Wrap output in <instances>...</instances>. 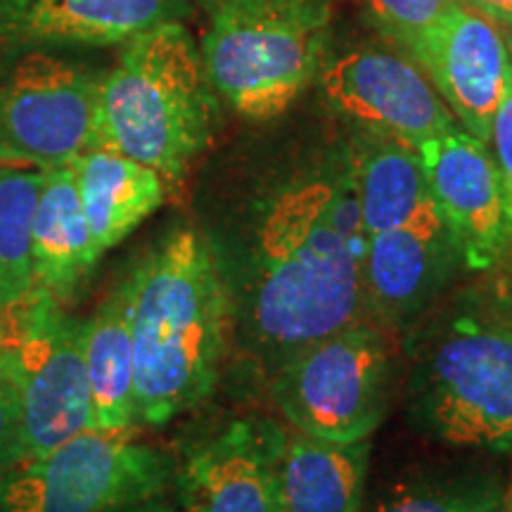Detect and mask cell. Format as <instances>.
I'll return each instance as SVG.
<instances>
[{
    "mask_svg": "<svg viewBox=\"0 0 512 512\" xmlns=\"http://www.w3.org/2000/svg\"><path fill=\"white\" fill-rule=\"evenodd\" d=\"M389 349L370 323L306 344L280 363L273 401L294 432L354 444L368 441L387 411Z\"/></svg>",
    "mask_w": 512,
    "mask_h": 512,
    "instance_id": "7",
    "label": "cell"
},
{
    "mask_svg": "<svg viewBox=\"0 0 512 512\" xmlns=\"http://www.w3.org/2000/svg\"><path fill=\"white\" fill-rule=\"evenodd\" d=\"M0 318H3V309H0Z\"/></svg>",
    "mask_w": 512,
    "mask_h": 512,
    "instance_id": "28",
    "label": "cell"
},
{
    "mask_svg": "<svg viewBox=\"0 0 512 512\" xmlns=\"http://www.w3.org/2000/svg\"><path fill=\"white\" fill-rule=\"evenodd\" d=\"M411 408L444 444L512 451V318L458 313L434 332L415 363Z\"/></svg>",
    "mask_w": 512,
    "mask_h": 512,
    "instance_id": "5",
    "label": "cell"
},
{
    "mask_svg": "<svg viewBox=\"0 0 512 512\" xmlns=\"http://www.w3.org/2000/svg\"><path fill=\"white\" fill-rule=\"evenodd\" d=\"M95 245L72 164L43 171L41 192L31 228V266L34 287L55 302H69L98 264Z\"/></svg>",
    "mask_w": 512,
    "mask_h": 512,
    "instance_id": "16",
    "label": "cell"
},
{
    "mask_svg": "<svg viewBox=\"0 0 512 512\" xmlns=\"http://www.w3.org/2000/svg\"><path fill=\"white\" fill-rule=\"evenodd\" d=\"M370 17L411 53L458 0H363Z\"/></svg>",
    "mask_w": 512,
    "mask_h": 512,
    "instance_id": "23",
    "label": "cell"
},
{
    "mask_svg": "<svg viewBox=\"0 0 512 512\" xmlns=\"http://www.w3.org/2000/svg\"><path fill=\"white\" fill-rule=\"evenodd\" d=\"M136 420L162 427L214 392L228 347L230 299L200 233L176 230L128 278Z\"/></svg>",
    "mask_w": 512,
    "mask_h": 512,
    "instance_id": "1",
    "label": "cell"
},
{
    "mask_svg": "<svg viewBox=\"0 0 512 512\" xmlns=\"http://www.w3.org/2000/svg\"><path fill=\"white\" fill-rule=\"evenodd\" d=\"M370 444H337L285 434L278 458V494L283 512H361Z\"/></svg>",
    "mask_w": 512,
    "mask_h": 512,
    "instance_id": "19",
    "label": "cell"
},
{
    "mask_svg": "<svg viewBox=\"0 0 512 512\" xmlns=\"http://www.w3.org/2000/svg\"><path fill=\"white\" fill-rule=\"evenodd\" d=\"M188 12V0H0V55L119 46Z\"/></svg>",
    "mask_w": 512,
    "mask_h": 512,
    "instance_id": "13",
    "label": "cell"
},
{
    "mask_svg": "<svg viewBox=\"0 0 512 512\" xmlns=\"http://www.w3.org/2000/svg\"><path fill=\"white\" fill-rule=\"evenodd\" d=\"M100 79L50 50L0 55V164L48 171L95 147Z\"/></svg>",
    "mask_w": 512,
    "mask_h": 512,
    "instance_id": "9",
    "label": "cell"
},
{
    "mask_svg": "<svg viewBox=\"0 0 512 512\" xmlns=\"http://www.w3.org/2000/svg\"><path fill=\"white\" fill-rule=\"evenodd\" d=\"M43 171L0 164V309L34 292L31 228Z\"/></svg>",
    "mask_w": 512,
    "mask_h": 512,
    "instance_id": "21",
    "label": "cell"
},
{
    "mask_svg": "<svg viewBox=\"0 0 512 512\" xmlns=\"http://www.w3.org/2000/svg\"><path fill=\"white\" fill-rule=\"evenodd\" d=\"M330 0H207L202 62L242 117L283 114L323 69Z\"/></svg>",
    "mask_w": 512,
    "mask_h": 512,
    "instance_id": "4",
    "label": "cell"
},
{
    "mask_svg": "<svg viewBox=\"0 0 512 512\" xmlns=\"http://www.w3.org/2000/svg\"><path fill=\"white\" fill-rule=\"evenodd\" d=\"M114 512H183V510H178L176 505L164 501L162 496H155V498H145V501L124 505V508H119Z\"/></svg>",
    "mask_w": 512,
    "mask_h": 512,
    "instance_id": "27",
    "label": "cell"
},
{
    "mask_svg": "<svg viewBox=\"0 0 512 512\" xmlns=\"http://www.w3.org/2000/svg\"><path fill=\"white\" fill-rule=\"evenodd\" d=\"M318 76L339 114L413 150L460 126L418 64L384 48L349 50L323 64Z\"/></svg>",
    "mask_w": 512,
    "mask_h": 512,
    "instance_id": "11",
    "label": "cell"
},
{
    "mask_svg": "<svg viewBox=\"0 0 512 512\" xmlns=\"http://www.w3.org/2000/svg\"><path fill=\"white\" fill-rule=\"evenodd\" d=\"M22 415V460L53 451L91 427L83 320L36 290L0 318Z\"/></svg>",
    "mask_w": 512,
    "mask_h": 512,
    "instance_id": "8",
    "label": "cell"
},
{
    "mask_svg": "<svg viewBox=\"0 0 512 512\" xmlns=\"http://www.w3.org/2000/svg\"><path fill=\"white\" fill-rule=\"evenodd\" d=\"M505 486L496 475H465L399 486L373 512H498Z\"/></svg>",
    "mask_w": 512,
    "mask_h": 512,
    "instance_id": "22",
    "label": "cell"
},
{
    "mask_svg": "<svg viewBox=\"0 0 512 512\" xmlns=\"http://www.w3.org/2000/svg\"><path fill=\"white\" fill-rule=\"evenodd\" d=\"M470 136L489 145L510 69V46L494 19L458 3L411 53Z\"/></svg>",
    "mask_w": 512,
    "mask_h": 512,
    "instance_id": "12",
    "label": "cell"
},
{
    "mask_svg": "<svg viewBox=\"0 0 512 512\" xmlns=\"http://www.w3.org/2000/svg\"><path fill=\"white\" fill-rule=\"evenodd\" d=\"M285 434L268 422H235L181 472L183 512H283L278 458Z\"/></svg>",
    "mask_w": 512,
    "mask_h": 512,
    "instance_id": "14",
    "label": "cell"
},
{
    "mask_svg": "<svg viewBox=\"0 0 512 512\" xmlns=\"http://www.w3.org/2000/svg\"><path fill=\"white\" fill-rule=\"evenodd\" d=\"M432 200L470 271H489L512 249V188L491 147L463 126L420 143Z\"/></svg>",
    "mask_w": 512,
    "mask_h": 512,
    "instance_id": "10",
    "label": "cell"
},
{
    "mask_svg": "<svg viewBox=\"0 0 512 512\" xmlns=\"http://www.w3.org/2000/svg\"><path fill=\"white\" fill-rule=\"evenodd\" d=\"M498 512H503V510H498Z\"/></svg>",
    "mask_w": 512,
    "mask_h": 512,
    "instance_id": "29",
    "label": "cell"
},
{
    "mask_svg": "<svg viewBox=\"0 0 512 512\" xmlns=\"http://www.w3.org/2000/svg\"><path fill=\"white\" fill-rule=\"evenodd\" d=\"M510 46V69H508V83H505V93L498 112L494 117V126H491V152H494L498 166H501L503 176L508 178L512 188V41L508 38Z\"/></svg>",
    "mask_w": 512,
    "mask_h": 512,
    "instance_id": "25",
    "label": "cell"
},
{
    "mask_svg": "<svg viewBox=\"0 0 512 512\" xmlns=\"http://www.w3.org/2000/svg\"><path fill=\"white\" fill-rule=\"evenodd\" d=\"M219 102L202 53L181 22H164L124 43L100 79L95 147L181 183L214 138Z\"/></svg>",
    "mask_w": 512,
    "mask_h": 512,
    "instance_id": "3",
    "label": "cell"
},
{
    "mask_svg": "<svg viewBox=\"0 0 512 512\" xmlns=\"http://www.w3.org/2000/svg\"><path fill=\"white\" fill-rule=\"evenodd\" d=\"M22 460V415L10 354L0 339V472Z\"/></svg>",
    "mask_w": 512,
    "mask_h": 512,
    "instance_id": "24",
    "label": "cell"
},
{
    "mask_svg": "<svg viewBox=\"0 0 512 512\" xmlns=\"http://www.w3.org/2000/svg\"><path fill=\"white\" fill-rule=\"evenodd\" d=\"M349 176L368 238L441 219L418 150L401 140L368 131L354 147Z\"/></svg>",
    "mask_w": 512,
    "mask_h": 512,
    "instance_id": "17",
    "label": "cell"
},
{
    "mask_svg": "<svg viewBox=\"0 0 512 512\" xmlns=\"http://www.w3.org/2000/svg\"><path fill=\"white\" fill-rule=\"evenodd\" d=\"M174 463L136 427H88L53 451L0 472V512H114L162 496Z\"/></svg>",
    "mask_w": 512,
    "mask_h": 512,
    "instance_id": "6",
    "label": "cell"
},
{
    "mask_svg": "<svg viewBox=\"0 0 512 512\" xmlns=\"http://www.w3.org/2000/svg\"><path fill=\"white\" fill-rule=\"evenodd\" d=\"M72 169L83 214L102 254L155 214L169 190L155 169L105 147L83 152Z\"/></svg>",
    "mask_w": 512,
    "mask_h": 512,
    "instance_id": "18",
    "label": "cell"
},
{
    "mask_svg": "<svg viewBox=\"0 0 512 512\" xmlns=\"http://www.w3.org/2000/svg\"><path fill=\"white\" fill-rule=\"evenodd\" d=\"M91 427L126 430L136 427V361L131 337V290L128 280L83 320Z\"/></svg>",
    "mask_w": 512,
    "mask_h": 512,
    "instance_id": "20",
    "label": "cell"
},
{
    "mask_svg": "<svg viewBox=\"0 0 512 512\" xmlns=\"http://www.w3.org/2000/svg\"><path fill=\"white\" fill-rule=\"evenodd\" d=\"M456 261L460 254L441 219L370 235L361 264L368 311L403 328L437 299Z\"/></svg>",
    "mask_w": 512,
    "mask_h": 512,
    "instance_id": "15",
    "label": "cell"
},
{
    "mask_svg": "<svg viewBox=\"0 0 512 512\" xmlns=\"http://www.w3.org/2000/svg\"><path fill=\"white\" fill-rule=\"evenodd\" d=\"M489 19H494L512 41V0H460Z\"/></svg>",
    "mask_w": 512,
    "mask_h": 512,
    "instance_id": "26",
    "label": "cell"
},
{
    "mask_svg": "<svg viewBox=\"0 0 512 512\" xmlns=\"http://www.w3.org/2000/svg\"><path fill=\"white\" fill-rule=\"evenodd\" d=\"M361 264L332 216L330 183L280 192L259 226L249 290L252 335L285 358L306 344L366 323Z\"/></svg>",
    "mask_w": 512,
    "mask_h": 512,
    "instance_id": "2",
    "label": "cell"
}]
</instances>
